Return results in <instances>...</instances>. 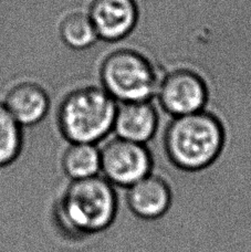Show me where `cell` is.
I'll use <instances>...</instances> for the list:
<instances>
[{
  "instance_id": "4",
  "label": "cell",
  "mask_w": 251,
  "mask_h": 252,
  "mask_svg": "<svg viewBox=\"0 0 251 252\" xmlns=\"http://www.w3.org/2000/svg\"><path fill=\"white\" fill-rule=\"evenodd\" d=\"M159 72L149 58L133 49H118L103 59L102 88L118 103L151 101L157 93Z\"/></svg>"
},
{
  "instance_id": "5",
  "label": "cell",
  "mask_w": 251,
  "mask_h": 252,
  "mask_svg": "<svg viewBox=\"0 0 251 252\" xmlns=\"http://www.w3.org/2000/svg\"><path fill=\"white\" fill-rule=\"evenodd\" d=\"M100 174L113 186L127 188L151 174L153 158L145 144L115 137L100 148Z\"/></svg>"
},
{
  "instance_id": "6",
  "label": "cell",
  "mask_w": 251,
  "mask_h": 252,
  "mask_svg": "<svg viewBox=\"0 0 251 252\" xmlns=\"http://www.w3.org/2000/svg\"><path fill=\"white\" fill-rule=\"evenodd\" d=\"M156 95L162 109L176 118L205 110L209 91L200 74L179 67L163 76Z\"/></svg>"
},
{
  "instance_id": "3",
  "label": "cell",
  "mask_w": 251,
  "mask_h": 252,
  "mask_svg": "<svg viewBox=\"0 0 251 252\" xmlns=\"http://www.w3.org/2000/svg\"><path fill=\"white\" fill-rule=\"evenodd\" d=\"M118 105L102 87L74 89L58 109V129L68 143L97 144L113 130Z\"/></svg>"
},
{
  "instance_id": "8",
  "label": "cell",
  "mask_w": 251,
  "mask_h": 252,
  "mask_svg": "<svg viewBox=\"0 0 251 252\" xmlns=\"http://www.w3.org/2000/svg\"><path fill=\"white\" fill-rule=\"evenodd\" d=\"M2 103L24 128L41 123L51 109L50 94L33 81H22L12 85Z\"/></svg>"
},
{
  "instance_id": "9",
  "label": "cell",
  "mask_w": 251,
  "mask_h": 252,
  "mask_svg": "<svg viewBox=\"0 0 251 252\" xmlns=\"http://www.w3.org/2000/svg\"><path fill=\"white\" fill-rule=\"evenodd\" d=\"M172 189L158 175L149 174L127 187L126 202L136 217L155 220L167 213L172 205Z\"/></svg>"
},
{
  "instance_id": "13",
  "label": "cell",
  "mask_w": 251,
  "mask_h": 252,
  "mask_svg": "<svg viewBox=\"0 0 251 252\" xmlns=\"http://www.w3.org/2000/svg\"><path fill=\"white\" fill-rule=\"evenodd\" d=\"M24 150V127L0 102V168L18 160Z\"/></svg>"
},
{
  "instance_id": "10",
  "label": "cell",
  "mask_w": 251,
  "mask_h": 252,
  "mask_svg": "<svg viewBox=\"0 0 251 252\" xmlns=\"http://www.w3.org/2000/svg\"><path fill=\"white\" fill-rule=\"evenodd\" d=\"M158 127V113L151 101L119 103L113 130L116 137L145 144Z\"/></svg>"
},
{
  "instance_id": "7",
  "label": "cell",
  "mask_w": 251,
  "mask_h": 252,
  "mask_svg": "<svg viewBox=\"0 0 251 252\" xmlns=\"http://www.w3.org/2000/svg\"><path fill=\"white\" fill-rule=\"evenodd\" d=\"M88 13L98 39L106 42L126 38L140 18L136 0H92Z\"/></svg>"
},
{
  "instance_id": "2",
  "label": "cell",
  "mask_w": 251,
  "mask_h": 252,
  "mask_svg": "<svg viewBox=\"0 0 251 252\" xmlns=\"http://www.w3.org/2000/svg\"><path fill=\"white\" fill-rule=\"evenodd\" d=\"M226 133L221 121L208 111L176 116L164 134V148L168 159L185 172L207 168L225 146Z\"/></svg>"
},
{
  "instance_id": "11",
  "label": "cell",
  "mask_w": 251,
  "mask_h": 252,
  "mask_svg": "<svg viewBox=\"0 0 251 252\" xmlns=\"http://www.w3.org/2000/svg\"><path fill=\"white\" fill-rule=\"evenodd\" d=\"M62 174L68 181H80L100 175L101 156L96 144L68 143L59 159Z\"/></svg>"
},
{
  "instance_id": "1",
  "label": "cell",
  "mask_w": 251,
  "mask_h": 252,
  "mask_svg": "<svg viewBox=\"0 0 251 252\" xmlns=\"http://www.w3.org/2000/svg\"><path fill=\"white\" fill-rule=\"evenodd\" d=\"M114 186L102 176L69 181L53 204L56 226L65 237L82 239L110 228L118 214Z\"/></svg>"
},
{
  "instance_id": "12",
  "label": "cell",
  "mask_w": 251,
  "mask_h": 252,
  "mask_svg": "<svg viewBox=\"0 0 251 252\" xmlns=\"http://www.w3.org/2000/svg\"><path fill=\"white\" fill-rule=\"evenodd\" d=\"M58 35L66 48L82 51L93 47L98 35L88 11L75 10L61 18L58 25Z\"/></svg>"
}]
</instances>
